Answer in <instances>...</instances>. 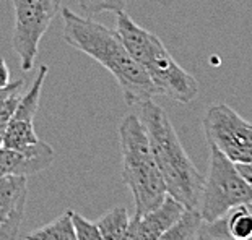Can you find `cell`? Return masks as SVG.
<instances>
[{
	"instance_id": "obj_1",
	"label": "cell",
	"mask_w": 252,
	"mask_h": 240,
	"mask_svg": "<svg viewBox=\"0 0 252 240\" xmlns=\"http://www.w3.org/2000/svg\"><path fill=\"white\" fill-rule=\"evenodd\" d=\"M63 39L108 70L121 86L127 106H142L158 96L157 88L130 55L117 29L80 17L70 8L62 10Z\"/></svg>"
},
{
	"instance_id": "obj_2",
	"label": "cell",
	"mask_w": 252,
	"mask_h": 240,
	"mask_svg": "<svg viewBox=\"0 0 252 240\" xmlns=\"http://www.w3.org/2000/svg\"><path fill=\"white\" fill-rule=\"evenodd\" d=\"M140 120L147 132L155 161L163 175L166 191L187 210H197L205 177L192 162L168 114L147 101L140 106Z\"/></svg>"
},
{
	"instance_id": "obj_3",
	"label": "cell",
	"mask_w": 252,
	"mask_h": 240,
	"mask_svg": "<svg viewBox=\"0 0 252 240\" xmlns=\"http://www.w3.org/2000/svg\"><path fill=\"white\" fill-rule=\"evenodd\" d=\"M116 29L130 55L152 80L158 96L182 104H190L197 98V80L174 60L157 34L137 25L126 12L116 13Z\"/></svg>"
},
{
	"instance_id": "obj_4",
	"label": "cell",
	"mask_w": 252,
	"mask_h": 240,
	"mask_svg": "<svg viewBox=\"0 0 252 240\" xmlns=\"http://www.w3.org/2000/svg\"><path fill=\"white\" fill-rule=\"evenodd\" d=\"M119 143L122 179L133 196L135 214L142 216L161 203L168 191L140 117L135 114L124 117L119 125Z\"/></svg>"
},
{
	"instance_id": "obj_5",
	"label": "cell",
	"mask_w": 252,
	"mask_h": 240,
	"mask_svg": "<svg viewBox=\"0 0 252 240\" xmlns=\"http://www.w3.org/2000/svg\"><path fill=\"white\" fill-rule=\"evenodd\" d=\"M252 203V187L241 175L238 166L217 148L210 146V164L198 203L202 221H215L233 208Z\"/></svg>"
},
{
	"instance_id": "obj_6",
	"label": "cell",
	"mask_w": 252,
	"mask_h": 240,
	"mask_svg": "<svg viewBox=\"0 0 252 240\" xmlns=\"http://www.w3.org/2000/svg\"><path fill=\"white\" fill-rule=\"evenodd\" d=\"M61 8V0H13L12 47L20 58L21 70L34 67L39 41L49 29Z\"/></svg>"
},
{
	"instance_id": "obj_7",
	"label": "cell",
	"mask_w": 252,
	"mask_h": 240,
	"mask_svg": "<svg viewBox=\"0 0 252 240\" xmlns=\"http://www.w3.org/2000/svg\"><path fill=\"white\" fill-rule=\"evenodd\" d=\"M208 145L234 164L252 162V124L228 104H213L203 117Z\"/></svg>"
},
{
	"instance_id": "obj_8",
	"label": "cell",
	"mask_w": 252,
	"mask_h": 240,
	"mask_svg": "<svg viewBox=\"0 0 252 240\" xmlns=\"http://www.w3.org/2000/svg\"><path fill=\"white\" fill-rule=\"evenodd\" d=\"M47 73H49L47 65H41L37 68L33 84L25 94H21L17 109H15L13 115L10 117L7 129H5L2 146L12 149H23L41 141L34 132V115L37 109H39L42 84H44Z\"/></svg>"
},
{
	"instance_id": "obj_9",
	"label": "cell",
	"mask_w": 252,
	"mask_h": 240,
	"mask_svg": "<svg viewBox=\"0 0 252 240\" xmlns=\"http://www.w3.org/2000/svg\"><path fill=\"white\" fill-rule=\"evenodd\" d=\"M28 184L26 177L0 179V240H17L25 217Z\"/></svg>"
},
{
	"instance_id": "obj_10",
	"label": "cell",
	"mask_w": 252,
	"mask_h": 240,
	"mask_svg": "<svg viewBox=\"0 0 252 240\" xmlns=\"http://www.w3.org/2000/svg\"><path fill=\"white\" fill-rule=\"evenodd\" d=\"M54 154V149L42 140L23 149L0 146V179L8 175L28 179L39 174L51 166Z\"/></svg>"
},
{
	"instance_id": "obj_11",
	"label": "cell",
	"mask_w": 252,
	"mask_h": 240,
	"mask_svg": "<svg viewBox=\"0 0 252 240\" xmlns=\"http://www.w3.org/2000/svg\"><path fill=\"white\" fill-rule=\"evenodd\" d=\"M187 208L179 203L171 195H166L164 200L153 210L138 216V234L140 240H157L173 224L184 214Z\"/></svg>"
},
{
	"instance_id": "obj_12",
	"label": "cell",
	"mask_w": 252,
	"mask_h": 240,
	"mask_svg": "<svg viewBox=\"0 0 252 240\" xmlns=\"http://www.w3.org/2000/svg\"><path fill=\"white\" fill-rule=\"evenodd\" d=\"M25 240H78L73 231L72 211L68 210L46 226L30 232Z\"/></svg>"
},
{
	"instance_id": "obj_13",
	"label": "cell",
	"mask_w": 252,
	"mask_h": 240,
	"mask_svg": "<svg viewBox=\"0 0 252 240\" xmlns=\"http://www.w3.org/2000/svg\"><path fill=\"white\" fill-rule=\"evenodd\" d=\"M94 222L104 240H119L127 231L130 214L124 206H116Z\"/></svg>"
},
{
	"instance_id": "obj_14",
	"label": "cell",
	"mask_w": 252,
	"mask_h": 240,
	"mask_svg": "<svg viewBox=\"0 0 252 240\" xmlns=\"http://www.w3.org/2000/svg\"><path fill=\"white\" fill-rule=\"evenodd\" d=\"M200 224L202 216L198 210H186L184 214L157 240H195Z\"/></svg>"
},
{
	"instance_id": "obj_15",
	"label": "cell",
	"mask_w": 252,
	"mask_h": 240,
	"mask_svg": "<svg viewBox=\"0 0 252 240\" xmlns=\"http://www.w3.org/2000/svg\"><path fill=\"white\" fill-rule=\"evenodd\" d=\"M21 89H23V80L12 81L7 88L0 89V146L3 143L5 129H7L10 117L13 115L21 99Z\"/></svg>"
},
{
	"instance_id": "obj_16",
	"label": "cell",
	"mask_w": 252,
	"mask_h": 240,
	"mask_svg": "<svg viewBox=\"0 0 252 240\" xmlns=\"http://www.w3.org/2000/svg\"><path fill=\"white\" fill-rule=\"evenodd\" d=\"M226 227L234 240L252 236V213L249 208L238 206L226 213Z\"/></svg>"
},
{
	"instance_id": "obj_17",
	"label": "cell",
	"mask_w": 252,
	"mask_h": 240,
	"mask_svg": "<svg viewBox=\"0 0 252 240\" xmlns=\"http://www.w3.org/2000/svg\"><path fill=\"white\" fill-rule=\"evenodd\" d=\"M77 2L85 13L93 17V15H98L101 12H126L128 0H77Z\"/></svg>"
},
{
	"instance_id": "obj_18",
	"label": "cell",
	"mask_w": 252,
	"mask_h": 240,
	"mask_svg": "<svg viewBox=\"0 0 252 240\" xmlns=\"http://www.w3.org/2000/svg\"><path fill=\"white\" fill-rule=\"evenodd\" d=\"M72 224L75 236H77L78 240H104L96 222L88 221L87 217H83L78 213L72 211Z\"/></svg>"
},
{
	"instance_id": "obj_19",
	"label": "cell",
	"mask_w": 252,
	"mask_h": 240,
	"mask_svg": "<svg viewBox=\"0 0 252 240\" xmlns=\"http://www.w3.org/2000/svg\"><path fill=\"white\" fill-rule=\"evenodd\" d=\"M119 240H140V234H138V216L133 214L130 217V222H128L127 231L124 232Z\"/></svg>"
},
{
	"instance_id": "obj_20",
	"label": "cell",
	"mask_w": 252,
	"mask_h": 240,
	"mask_svg": "<svg viewBox=\"0 0 252 240\" xmlns=\"http://www.w3.org/2000/svg\"><path fill=\"white\" fill-rule=\"evenodd\" d=\"M10 83H12V81H10L8 67H7V63H5L3 58H0V89L7 88Z\"/></svg>"
},
{
	"instance_id": "obj_21",
	"label": "cell",
	"mask_w": 252,
	"mask_h": 240,
	"mask_svg": "<svg viewBox=\"0 0 252 240\" xmlns=\"http://www.w3.org/2000/svg\"><path fill=\"white\" fill-rule=\"evenodd\" d=\"M236 166H238L241 175L246 179V182L252 187V162H249V164H236Z\"/></svg>"
},
{
	"instance_id": "obj_22",
	"label": "cell",
	"mask_w": 252,
	"mask_h": 240,
	"mask_svg": "<svg viewBox=\"0 0 252 240\" xmlns=\"http://www.w3.org/2000/svg\"><path fill=\"white\" fill-rule=\"evenodd\" d=\"M239 240H252V236H249V237H246V239H239Z\"/></svg>"
},
{
	"instance_id": "obj_23",
	"label": "cell",
	"mask_w": 252,
	"mask_h": 240,
	"mask_svg": "<svg viewBox=\"0 0 252 240\" xmlns=\"http://www.w3.org/2000/svg\"><path fill=\"white\" fill-rule=\"evenodd\" d=\"M246 206H248V208H249V210H251V213H252V203H249V205H246Z\"/></svg>"
}]
</instances>
